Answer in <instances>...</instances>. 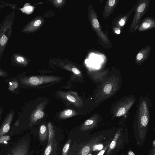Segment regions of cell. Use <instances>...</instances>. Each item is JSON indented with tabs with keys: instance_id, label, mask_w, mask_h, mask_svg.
I'll return each mask as SVG.
<instances>
[{
	"instance_id": "obj_1",
	"label": "cell",
	"mask_w": 155,
	"mask_h": 155,
	"mask_svg": "<svg viewBox=\"0 0 155 155\" xmlns=\"http://www.w3.org/2000/svg\"><path fill=\"white\" fill-rule=\"evenodd\" d=\"M15 15V12L12 11L0 24V59L3 56L12 34Z\"/></svg>"
},
{
	"instance_id": "obj_2",
	"label": "cell",
	"mask_w": 155,
	"mask_h": 155,
	"mask_svg": "<svg viewBox=\"0 0 155 155\" xmlns=\"http://www.w3.org/2000/svg\"><path fill=\"white\" fill-rule=\"evenodd\" d=\"M59 79V77L55 76H38L24 77L21 79V81L25 85L36 86L56 81Z\"/></svg>"
},
{
	"instance_id": "obj_3",
	"label": "cell",
	"mask_w": 155,
	"mask_h": 155,
	"mask_svg": "<svg viewBox=\"0 0 155 155\" xmlns=\"http://www.w3.org/2000/svg\"><path fill=\"white\" fill-rule=\"evenodd\" d=\"M149 3L148 0L142 1L139 3L136 9L130 30L137 29L140 21L147 10Z\"/></svg>"
},
{
	"instance_id": "obj_4",
	"label": "cell",
	"mask_w": 155,
	"mask_h": 155,
	"mask_svg": "<svg viewBox=\"0 0 155 155\" xmlns=\"http://www.w3.org/2000/svg\"><path fill=\"white\" fill-rule=\"evenodd\" d=\"M58 95L63 99L71 102L76 107L80 108L83 105V101L76 92L60 91L58 92Z\"/></svg>"
},
{
	"instance_id": "obj_5",
	"label": "cell",
	"mask_w": 155,
	"mask_h": 155,
	"mask_svg": "<svg viewBox=\"0 0 155 155\" xmlns=\"http://www.w3.org/2000/svg\"><path fill=\"white\" fill-rule=\"evenodd\" d=\"M102 139V136H101L91 139L80 150L77 155H87L92 150L94 146L98 144Z\"/></svg>"
},
{
	"instance_id": "obj_6",
	"label": "cell",
	"mask_w": 155,
	"mask_h": 155,
	"mask_svg": "<svg viewBox=\"0 0 155 155\" xmlns=\"http://www.w3.org/2000/svg\"><path fill=\"white\" fill-rule=\"evenodd\" d=\"M46 102V101H44L39 104L34 110L30 117L31 123H34L45 116V113L43 110Z\"/></svg>"
},
{
	"instance_id": "obj_7",
	"label": "cell",
	"mask_w": 155,
	"mask_h": 155,
	"mask_svg": "<svg viewBox=\"0 0 155 155\" xmlns=\"http://www.w3.org/2000/svg\"><path fill=\"white\" fill-rule=\"evenodd\" d=\"M92 23L93 27L97 32L99 38L104 42L109 44L110 41L107 36L102 32L96 16H94V18L92 19Z\"/></svg>"
},
{
	"instance_id": "obj_8",
	"label": "cell",
	"mask_w": 155,
	"mask_h": 155,
	"mask_svg": "<svg viewBox=\"0 0 155 155\" xmlns=\"http://www.w3.org/2000/svg\"><path fill=\"white\" fill-rule=\"evenodd\" d=\"M12 63L19 66H25L27 64V60L24 55L18 53H14L11 58Z\"/></svg>"
},
{
	"instance_id": "obj_9",
	"label": "cell",
	"mask_w": 155,
	"mask_h": 155,
	"mask_svg": "<svg viewBox=\"0 0 155 155\" xmlns=\"http://www.w3.org/2000/svg\"><path fill=\"white\" fill-rule=\"evenodd\" d=\"M118 1V0H109L106 2L103 13L104 18H107L109 16L114 10Z\"/></svg>"
},
{
	"instance_id": "obj_10",
	"label": "cell",
	"mask_w": 155,
	"mask_h": 155,
	"mask_svg": "<svg viewBox=\"0 0 155 155\" xmlns=\"http://www.w3.org/2000/svg\"><path fill=\"white\" fill-rule=\"evenodd\" d=\"M155 22L154 19L150 18H147L141 23L138 30L140 31H144L154 27Z\"/></svg>"
},
{
	"instance_id": "obj_11",
	"label": "cell",
	"mask_w": 155,
	"mask_h": 155,
	"mask_svg": "<svg viewBox=\"0 0 155 155\" xmlns=\"http://www.w3.org/2000/svg\"><path fill=\"white\" fill-rule=\"evenodd\" d=\"M78 113L75 110L68 109L62 111L59 115V117L61 119L68 118L76 115Z\"/></svg>"
},
{
	"instance_id": "obj_12",
	"label": "cell",
	"mask_w": 155,
	"mask_h": 155,
	"mask_svg": "<svg viewBox=\"0 0 155 155\" xmlns=\"http://www.w3.org/2000/svg\"><path fill=\"white\" fill-rule=\"evenodd\" d=\"M150 48H145L140 51L137 54L136 57V60L137 61H140L148 57L150 51Z\"/></svg>"
},
{
	"instance_id": "obj_13",
	"label": "cell",
	"mask_w": 155,
	"mask_h": 155,
	"mask_svg": "<svg viewBox=\"0 0 155 155\" xmlns=\"http://www.w3.org/2000/svg\"><path fill=\"white\" fill-rule=\"evenodd\" d=\"M48 136V130L45 124L41 125L39 131V136L40 140L44 142L46 140Z\"/></svg>"
},
{
	"instance_id": "obj_14",
	"label": "cell",
	"mask_w": 155,
	"mask_h": 155,
	"mask_svg": "<svg viewBox=\"0 0 155 155\" xmlns=\"http://www.w3.org/2000/svg\"><path fill=\"white\" fill-rule=\"evenodd\" d=\"M120 134L119 133H117L115 135L114 138L110 143L108 149L106 152L105 155H110L113 150L115 148L116 145L117 141L119 137Z\"/></svg>"
},
{
	"instance_id": "obj_15",
	"label": "cell",
	"mask_w": 155,
	"mask_h": 155,
	"mask_svg": "<svg viewBox=\"0 0 155 155\" xmlns=\"http://www.w3.org/2000/svg\"><path fill=\"white\" fill-rule=\"evenodd\" d=\"M48 144L53 142L54 135V130L53 126L51 122L48 124Z\"/></svg>"
},
{
	"instance_id": "obj_16",
	"label": "cell",
	"mask_w": 155,
	"mask_h": 155,
	"mask_svg": "<svg viewBox=\"0 0 155 155\" xmlns=\"http://www.w3.org/2000/svg\"><path fill=\"white\" fill-rule=\"evenodd\" d=\"M71 140L69 139L63 147L62 155H67L69 148Z\"/></svg>"
},
{
	"instance_id": "obj_17",
	"label": "cell",
	"mask_w": 155,
	"mask_h": 155,
	"mask_svg": "<svg viewBox=\"0 0 155 155\" xmlns=\"http://www.w3.org/2000/svg\"><path fill=\"white\" fill-rule=\"evenodd\" d=\"M52 142H51L48 144L43 155H50L52 150Z\"/></svg>"
},
{
	"instance_id": "obj_18",
	"label": "cell",
	"mask_w": 155,
	"mask_h": 155,
	"mask_svg": "<svg viewBox=\"0 0 155 155\" xmlns=\"http://www.w3.org/2000/svg\"><path fill=\"white\" fill-rule=\"evenodd\" d=\"M140 123L143 126H146L148 123V119L146 115L142 116L140 119Z\"/></svg>"
},
{
	"instance_id": "obj_19",
	"label": "cell",
	"mask_w": 155,
	"mask_h": 155,
	"mask_svg": "<svg viewBox=\"0 0 155 155\" xmlns=\"http://www.w3.org/2000/svg\"><path fill=\"white\" fill-rule=\"evenodd\" d=\"M112 88L111 85L110 84H107L104 88V91L106 94H109L111 91Z\"/></svg>"
},
{
	"instance_id": "obj_20",
	"label": "cell",
	"mask_w": 155,
	"mask_h": 155,
	"mask_svg": "<svg viewBox=\"0 0 155 155\" xmlns=\"http://www.w3.org/2000/svg\"><path fill=\"white\" fill-rule=\"evenodd\" d=\"M10 139V137L8 135L2 136L0 139V143H7L6 141L9 140Z\"/></svg>"
},
{
	"instance_id": "obj_21",
	"label": "cell",
	"mask_w": 155,
	"mask_h": 155,
	"mask_svg": "<svg viewBox=\"0 0 155 155\" xmlns=\"http://www.w3.org/2000/svg\"><path fill=\"white\" fill-rule=\"evenodd\" d=\"M110 141H109L108 143L105 146L104 148L102 149L98 153L97 155H103L107 149L108 148L110 144Z\"/></svg>"
},
{
	"instance_id": "obj_22",
	"label": "cell",
	"mask_w": 155,
	"mask_h": 155,
	"mask_svg": "<svg viewBox=\"0 0 155 155\" xmlns=\"http://www.w3.org/2000/svg\"><path fill=\"white\" fill-rule=\"evenodd\" d=\"M18 85V83L17 82L13 81L9 83V89L10 90H13L16 88Z\"/></svg>"
},
{
	"instance_id": "obj_23",
	"label": "cell",
	"mask_w": 155,
	"mask_h": 155,
	"mask_svg": "<svg viewBox=\"0 0 155 155\" xmlns=\"http://www.w3.org/2000/svg\"><path fill=\"white\" fill-rule=\"evenodd\" d=\"M126 112L125 109L123 107L120 108L118 110L117 114L118 117H120L123 115Z\"/></svg>"
},
{
	"instance_id": "obj_24",
	"label": "cell",
	"mask_w": 155,
	"mask_h": 155,
	"mask_svg": "<svg viewBox=\"0 0 155 155\" xmlns=\"http://www.w3.org/2000/svg\"><path fill=\"white\" fill-rule=\"evenodd\" d=\"M128 18V16L124 17L122 18L119 21V25L121 27L125 25L126 20Z\"/></svg>"
},
{
	"instance_id": "obj_25",
	"label": "cell",
	"mask_w": 155,
	"mask_h": 155,
	"mask_svg": "<svg viewBox=\"0 0 155 155\" xmlns=\"http://www.w3.org/2000/svg\"><path fill=\"white\" fill-rule=\"evenodd\" d=\"M72 71L76 75L81 76V72L77 68L73 67L71 69Z\"/></svg>"
},
{
	"instance_id": "obj_26",
	"label": "cell",
	"mask_w": 155,
	"mask_h": 155,
	"mask_svg": "<svg viewBox=\"0 0 155 155\" xmlns=\"http://www.w3.org/2000/svg\"><path fill=\"white\" fill-rule=\"evenodd\" d=\"M1 2H1V3H2V4L3 3V4H5L7 6L12 7L13 9H15L16 8L15 6L16 5H15V4L7 3L3 1H1Z\"/></svg>"
},
{
	"instance_id": "obj_27",
	"label": "cell",
	"mask_w": 155,
	"mask_h": 155,
	"mask_svg": "<svg viewBox=\"0 0 155 155\" xmlns=\"http://www.w3.org/2000/svg\"><path fill=\"white\" fill-rule=\"evenodd\" d=\"M41 23V21L40 20H38L34 22L33 25L35 27H38L40 25Z\"/></svg>"
},
{
	"instance_id": "obj_28",
	"label": "cell",
	"mask_w": 155,
	"mask_h": 155,
	"mask_svg": "<svg viewBox=\"0 0 155 155\" xmlns=\"http://www.w3.org/2000/svg\"><path fill=\"white\" fill-rule=\"evenodd\" d=\"M7 73L0 68V77H3L7 75Z\"/></svg>"
},
{
	"instance_id": "obj_29",
	"label": "cell",
	"mask_w": 155,
	"mask_h": 155,
	"mask_svg": "<svg viewBox=\"0 0 155 155\" xmlns=\"http://www.w3.org/2000/svg\"><path fill=\"white\" fill-rule=\"evenodd\" d=\"M128 155H135L134 153L131 151H130L128 153Z\"/></svg>"
},
{
	"instance_id": "obj_30",
	"label": "cell",
	"mask_w": 155,
	"mask_h": 155,
	"mask_svg": "<svg viewBox=\"0 0 155 155\" xmlns=\"http://www.w3.org/2000/svg\"><path fill=\"white\" fill-rule=\"evenodd\" d=\"M7 6L5 4H0V9L4 8Z\"/></svg>"
},
{
	"instance_id": "obj_31",
	"label": "cell",
	"mask_w": 155,
	"mask_h": 155,
	"mask_svg": "<svg viewBox=\"0 0 155 155\" xmlns=\"http://www.w3.org/2000/svg\"><path fill=\"white\" fill-rule=\"evenodd\" d=\"M115 32L117 34H119L120 33V29H118L115 30Z\"/></svg>"
},
{
	"instance_id": "obj_32",
	"label": "cell",
	"mask_w": 155,
	"mask_h": 155,
	"mask_svg": "<svg viewBox=\"0 0 155 155\" xmlns=\"http://www.w3.org/2000/svg\"><path fill=\"white\" fill-rule=\"evenodd\" d=\"M56 1L58 3H61V2H62V0H56Z\"/></svg>"
},
{
	"instance_id": "obj_33",
	"label": "cell",
	"mask_w": 155,
	"mask_h": 155,
	"mask_svg": "<svg viewBox=\"0 0 155 155\" xmlns=\"http://www.w3.org/2000/svg\"><path fill=\"white\" fill-rule=\"evenodd\" d=\"M153 144H154V146H155V140H154V141L153 142Z\"/></svg>"
},
{
	"instance_id": "obj_34",
	"label": "cell",
	"mask_w": 155,
	"mask_h": 155,
	"mask_svg": "<svg viewBox=\"0 0 155 155\" xmlns=\"http://www.w3.org/2000/svg\"><path fill=\"white\" fill-rule=\"evenodd\" d=\"M87 155H92L91 154V153H90V154H88Z\"/></svg>"
},
{
	"instance_id": "obj_35",
	"label": "cell",
	"mask_w": 155,
	"mask_h": 155,
	"mask_svg": "<svg viewBox=\"0 0 155 155\" xmlns=\"http://www.w3.org/2000/svg\"><path fill=\"white\" fill-rule=\"evenodd\" d=\"M0 113H1V112H0Z\"/></svg>"
},
{
	"instance_id": "obj_36",
	"label": "cell",
	"mask_w": 155,
	"mask_h": 155,
	"mask_svg": "<svg viewBox=\"0 0 155 155\" xmlns=\"http://www.w3.org/2000/svg\"><path fill=\"white\" fill-rule=\"evenodd\" d=\"M150 155H152L151 154Z\"/></svg>"
}]
</instances>
